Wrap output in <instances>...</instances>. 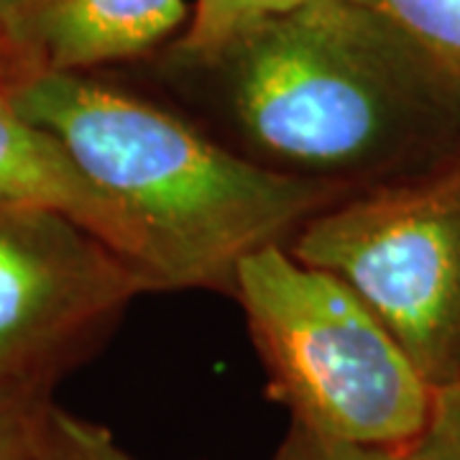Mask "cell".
Wrapping results in <instances>:
<instances>
[{
  "label": "cell",
  "mask_w": 460,
  "mask_h": 460,
  "mask_svg": "<svg viewBox=\"0 0 460 460\" xmlns=\"http://www.w3.org/2000/svg\"><path fill=\"white\" fill-rule=\"evenodd\" d=\"M223 144L348 198L460 159V75L353 0H307L199 62Z\"/></svg>",
  "instance_id": "obj_1"
},
{
  "label": "cell",
  "mask_w": 460,
  "mask_h": 460,
  "mask_svg": "<svg viewBox=\"0 0 460 460\" xmlns=\"http://www.w3.org/2000/svg\"><path fill=\"white\" fill-rule=\"evenodd\" d=\"M0 93L136 226L159 289L230 292L248 253L287 246L313 215L348 199L93 75H26Z\"/></svg>",
  "instance_id": "obj_2"
},
{
  "label": "cell",
  "mask_w": 460,
  "mask_h": 460,
  "mask_svg": "<svg viewBox=\"0 0 460 460\" xmlns=\"http://www.w3.org/2000/svg\"><path fill=\"white\" fill-rule=\"evenodd\" d=\"M230 295L295 425L376 447L420 440L435 389L341 277L266 246L235 266Z\"/></svg>",
  "instance_id": "obj_3"
},
{
  "label": "cell",
  "mask_w": 460,
  "mask_h": 460,
  "mask_svg": "<svg viewBox=\"0 0 460 460\" xmlns=\"http://www.w3.org/2000/svg\"><path fill=\"white\" fill-rule=\"evenodd\" d=\"M287 248L361 296L432 389L460 378V159L330 205Z\"/></svg>",
  "instance_id": "obj_4"
},
{
  "label": "cell",
  "mask_w": 460,
  "mask_h": 460,
  "mask_svg": "<svg viewBox=\"0 0 460 460\" xmlns=\"http://www.w3.org/2000/svg\"><path fill=\"white\" fill-rule=\"evenodd\" d=\"M148 292L146 274L83 226L0 199V384L54 396Z\"/></svg>",
  "instance_id": "obj_5"
},
{
  "label": "cell",
  "mask_w": 460,
  "mask_h": 460,
  "mask_svg": "<svg viewBox=\"0 0 460 460\" xmlns=\"http://www.w3.org/2000/svg\"><path fill=\"white\" fill-rule=\"evenodd\" d=\"M184 21L187 0H16L0 18V87L141 57Z\"/></svg>",
  "instance_id": "obj_6"
},
{
  "label": "cell",
  "mask_w": 460,
  "mask_h": 460,
  "mask_svg": "<svg viewBox=\"0 0 460 460\" xmlns=\"http://www.w3.org/2000/svg\"><path fill=\"white\" fill-rule=\"evenodd\" d=\"M0 199L65 215L146 274L159 292L148 251L131 220L75 164L66 148L0 93Z\"/></svg>",
  "instance_id": "obj_7"
},
{
  "label": "cell",
  "mask_w": 460,
  "mask_h": 460,
  "mask_svg": "<svg viewBox=\"0 0 460 460\" xmlns=\"http://www.w3.org/2000/svg\"><path fill=\"white\" fill-rule=\"evenodd\" d=\"M305 3L307 0H195V13L184 36L174 44L172 57L177 62L208 59L241 33Z\"/></svg>",
  "instance_id": "obj_8"
},
{
  "label": "cell",
  "mask_w": 460,
  "mask_h": 460,
  "mask_svg": "<svg viewBox=\"0 0 460 460\" xmlns=\"http://www.w3.org/2000/svg\"><path fill=\"white\" fill-rule=\"evenodd\" d=\"M392 21L460 75V0H353Z\"/></svg>",
  "instance_id": "obj_9"
},
{
  "label": "cell",
  "mask_w": 460,
  "mask_h": 460,
  "mask_svg": "<svg viewBox=\"0 0 460 460\" xmlns=\"http://www.w3.org/2000/svg\"><path fill=\"white\" fill-rule=\"evenodd\" d=\"M33 460H136L128 447L120 443L100 422L80 417L75 411L51 404L44 425L39 432V443Z\"/></svg>",
  "instance_id": "obj_10"
},
{
  "label": "cell",
  "mask_w": 460,
  "mask_h": 460,
  "mask_svg": "<svg viewBox=\"0 0 460 460\" xmlns=\"http://www.w3.org/2000/svg\"><path fill=\"white\" fill-rule=\"evenodd\" d=\"M54 396L0 384V460H33Z\"/></svg>",
  "instance_id": "obj_11"
},
{
  "label": "cell",
  "mask_w": 460,
  "mask_h": 460,
  "mask_svg": "<svg viewBox=\"0 0 460 460\" xmlns=\"http://www.w3.org/2000/svg\"><path fill=\"white\" fill-rule=\"evenodd\" d=\"M271 460H414L399 447H376L325 438L320 432L289 425Z\"/></svg>",
  "instance_id": "obj_12"
},
{
  "label": "cell",
  "mask_w": 460,
  "mask_h": 460,
  "mask_svg": "<svg viewBox=\"0 0 460 460\" xmlns=\"http://www.w3.org/2000/svg\"><path fill=\"white\" fill-rule=\"evenodd\" d=\"M404 450L414 460H460V378L435 389L428 428Z\"/></svg>",
  "instance_id": "obj_13"
},
{
  "label": "cell",
  "mask_w": 460,
  "mask_h": 460,
  "mask_svg": "<svg viewBox=\"0 0 460 460\" xmlns=\"http://www.w3.org/2000/svg\"><path fill=\"white\" fill-rule=\"evenodd\" d=\"M13 3H16V0H0V18L11 11V5H13Z\"/></svg>",
  "instance_id": "obj_14"
},
{
  "label": "cell",
  "mask_w": 460,
  "mask_h": 460,
  "mask_svg": "<svg viewBox=\"0 0 460 460\" xmlns=\"http://www.w3.org/2000/svg\"><path fill=\"white\" fill-rule=\"evenodd\" d=\"M0 62H3V57H0Z\"/></svg>",
  "instance_id": "obj_15"
}]
</instances>
